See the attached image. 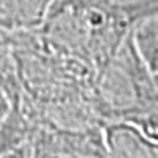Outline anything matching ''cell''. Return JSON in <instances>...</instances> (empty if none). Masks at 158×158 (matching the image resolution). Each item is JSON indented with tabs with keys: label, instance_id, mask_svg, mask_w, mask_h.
<instances>
[{
	"label": "cell",
	"instance_id": "obj_3",
	"mask_svg": "<svg viewBox=\"0 0 158 158\" xmlns=\"http://www.w3.org/2000/svg\"><path fill=\"white\" fill-rule=\"evenodd\" d=\"M102 135L108 158H158V140L132 123H103Z\"/></svg>",
	"mask_w": 158,
	"mask_h": 158
},
{
	"label": "cell",
	"instance_id": "obj_1",
	"mask_svg": "<svg viewBox=\"0 0 158 158\" xmlns=\"http://www.w3.org/2000/svg\"><path fill=\"white\" fill-rule=\"evenodd\" d=\"M34 31L48 48L95 74L123 45L132 23L111 0H53Z\"/></svg>",
	"mask_w": 158,
	"mask_h": 158
},
{
	"label": "cell",
	"instance_id": "obj_6",
	"mask_svg": "<svg viewBox=\"0 0 158 158\" xmlns=\"http://www.w3.org/2000/svg\"><path fill=\"white\" fill-rule=\"evenodd\" d=\"M132 42L150 73L158 76V15L139 21L132 27Z\"/></svg>",
	"mask_w": 158,
	"mask_h": 158
},
{
	"label": "cell",
	"instance_id": "obj_8",
	"mask_svg": "<svg viewBox=\"0 0 158 158\" xmlns=\"http://www.w3.org/2000/svg\"><path fill=\"white\" fill-rule=\"evenodd\" d=\"M52 124L42 121L37 127L32 143V158H58L55 152L53 137H52Z\"/></svg>",
	"mask_w": 158,
	"mask_h": 158
},
{
	"label": "cell",
	"instance_id": "obj_5",
	"mask_svg": "<svg viewBox=\"0 0 158 158\" xmlns=\"http://www.w3.org/2000/svg\"><path fill=\"white\" fill-rule=\"evenodd\" d=\"M53 0H0V29L16 34L42 24Z\"/></svg>",
	"mask_w": 158,
	"mask_h": 158
},
{
	"label": "cell",
	"instance_id": "obj_9",
	"mask_svg": "<svg viewBox=\"0 0 158 158\" xmlns=\"http://www.w3.org/2000/svg\"><path fill=\"white\" fill-rule=\"evenodd\" d=\"M132 124L139 126L148 137L158 140V76H155V94L150 102L147 111Z\"/></svg>",
	"mask_w": 158,
	"mask_h": 158
},
{
	"label": "cell",
	"instance_id": "obj_10",
	"mask_svg": "<svg viewBox=\"0 0 158 158\" xmlns=\"http://www.w3.org/2000/svg\"><path fill=\"white\" fill-rule=\"evenodd\" d=\"M10 106H11V100H10L8 94H6L5 87L0 84V127H2L6 114H8V111H10Z\"/></svg>",
	"mask_w": 158,
	"mask_h": 158
},
{
	"label": "cell",
	"instance_id": "obj_4",
	"mask_svg": "<svg viewBox=\"0 0 158 158\" xmlns=\"http://www.w3.org/2000/svg\"><path fill=\"white\" fill-rule=\"evenodd\" d=\"M52 137L58 158H108L102 126L84 129L52 127Z\"/></svg>",
	"mask_w": 158,
	"mask_h": 158
},
{
	"label": "cell",
	"instance_id": "obj_2",
	"mask_svg": "<svg viewBox=\"0 0 158 158\" xmlns=\"http://www.w3.org/2000/svg\"><path fill=\"white\" fill-rule=\"evenodd\" d=\"M153 94L155 76L140 58L129 34L113 58L94 76L92 105L95 114L102 124L134 123L147 111Z\"/></svg>",
	"mask_w": 158,
	"mask_h": 158
},
{
	"label": "cell",
	"instance_id": "obj_7",
	"mask_svg": "<svg viewBox=\"0 0 158 158\" xmlns=\"http://www.w3.org/2000/svg\"><path fill=\"white\" fill-rule=\"evenodd\" d=\"M111 2L124 11L127 19L132 23V27L142 19L158 15V0H111Z\"/></svg>",
	"mask_w": 158,
	"mask_h": 158
}]
</instances>
